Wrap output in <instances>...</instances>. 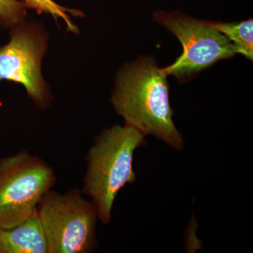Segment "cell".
<instances>
[{
	"label": "cell",
	"instance_id": "cell-1",
	"mask_svg": "<svg viewBox=\"0 0 253 253\" xmlns=\"http://www.w3.org/2000/svg\"><path fill=\"white\" fill-rule=\"evenodd\" d=\"M111 101L126 126L144 136L154 135L177 151L184 147V139L173 122L167 75L153 58H139L121 71Z\"/></svg>",
	"mask_w": 253,
	"mask_h": 253
},
{
	"label": "cell",
	"instance_id": "cell-2",
	"mask_svg": "<svg viewBox=\"0 0 253 253\" xmlns=\"http://www.w3.org/2000/svg\"><path fill=\"white\" fill-rule=\"evenodd\" d=\"M144 136L130 126H114L103 131L88 151L82 193L92 200L98 218L105 224L111 221L120 190L135 181L134 153L146 144Z\"/></svg>",
	"mask_w": 253,
	"mask_h": 253
},
{
	"label": "cell",
	"instance_id": "cell-3",
	"mask_svg": "<svg viewBox=\"0 0 253 253\" xmlns=\"http://www.w3.org/2000/svg\"><path fill=\"white\" fill-rule=\"evenodd\" d=\"M48 253H88L97 245V211L92 201L73 189L64 194L48 191L37 210Z\"/></svg>",
	"mask_w": 253,
	"mask_h": 253
},
{
	"label": "cell",
	"instance_id": "cell-4",
	"mask_svg": "<svg viewBox=\"0 0 253 253\" xmlns=\"http://www.w3.org/2000/svg\"><path fill=\"white\" fill-rule=\"evenodd\" d=\"M55 181L53 168L27 151L0 159V229H11L36 214Z\"/></svg>",
	"mask_w": 253,
	"mask_h": 253
},
{
	"label": "cell",
	"instance_id": "cell-5",
	"mask_svg": "<svg viewBox=\"0 0 253 253\" xmlns=\"http://www.w3.org/2000/svg\"><path fill=\"white\" fill-rule=\"evenodd\" d=\"M154 18L182 44L181 56L172 65L163 68L167 76H174L180 83L189 81L217 61L231 59L236 54L232 43L211 21L196 19L178 11H156Z\"/></svg>",
	"mask_w": 253,
	"mask_h": 253
},
{
	"label": "cell",
	"instance_id": "cell-6",
	"mask_svg": "<svg viewBox=\"0 0 253 253\" xmlns=\"http://www.w3.org/2000/svg\"><path fill=\"white\" fill-rule=\"evenodd\" d=\"M44 46L36 32L18 28L11 41L0 48V81L21 83L37 104L45 101V85L42 77L41 59Z\"/></svg>",
	"mask_w": 253,
	"mask_h": 253
},
{
	"label": "cell",
	"instance_id": "cell-7",
	"mask_svg": "<svg viewBox=\"0 0 253 253\" xmlns=\"http://www.w3.org/2000/svg\"><path fill=\"white\" fill-rule=\"evenodd\" d=\"M0 253H48L38 213L11 229H0Z\"/></svg>",
	"mask_w": 253,
	"mask_h": 253
},
{
	"label": "cell",
	"instance_id": "cell-8",
	"mask_svg": "<svg viewBox=\"0 0 253 253\" xmlns=\"http://www.w3.org/2000/svg\"><path fill=\"white\" fill-rule=\"evenodd\" d=\"M216 29L224 35L232 43L236 54L244 55L247 59L253 58V21L239 23L213 22Z\"/></svg>",
	"mask_w": 253,
	"mask_h": 253
},
{
	"label": "cell",
	"instance_id": "cell-9",
	"mask_svg": "<svg viewBox=\"0 0 253 253\" xmlns=\"http://www.w3.org/2000/svg\"><path fill=\"white\" fill-rule=\"evenodd\" d=\"M25 4L27 7L36 10L38 14H50L55 18H61L66 23L69 31L76 32L77 31L76 26L71 22V18L67 13L76 14V11L66 9L63 6L55 3L52 0H24Z\"/></svg>",
	"mask_w": 253,
	"mask_h": 253
},
{
	"label": "cell",
	"instance_id": "cell-10",
	"mask_svg": "<svg viewBox=\"0 0 253 253\" xmlns=\"http://www.w3.org/2000/svg\"><path fill=\"white\" fill-rule=\"evenodd\" d=\"M26 5L18 0H0V22L7 26L21 23L26 14Z\"/></svg>",
	"mask_w": 253,
	"mask_h": 253
}]
</instances>
